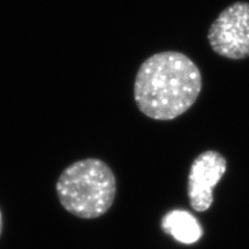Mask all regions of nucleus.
<instances>
[{
    "label": "nucleus",
    "instance_id": "obj_6",
    "mask_svg": "<svg viewBox=\"0 0 249 249\" xmlns=\"http://www.w3.org/2000/svg\"><path fill=\"white\" fill-rule=\"evenodd\" d=\"M1 233H2V213L1 211H0V236H1Z\"/></svg>",
    "mask_w": 249,
    "mask_h": 249
},
{
    "label": "nucleus",
    "instance_id": "obj_2",
    "mask_svg": "<svg viewBox=\"0 0 249 249\" xmlns=\"http://www.w3.org/2000/svg\"><path fill=\"white\" fill-rule=\"evenodd\" d=\"M55 191L67 213L82 219H95L113 204L117 180L107 163L98 158H86L62 171Z\"/></svg>",
    "mask_w": 249,
    "mask_h": 249
},
{
    "label": "nucleus",
    "instance_id": "obj_3",
    "mask_svg": "<svg viewBox=\"0 0 249 249\" xmlns=\"http://www.w3.org/2000/svg\"><path fill=\"white\" fill-rule=\"evenodd\" d=\"M214 53L231 60L249 57V2L238 1L218 15L208 31Z\"/></svg>",
    "mask_w": 249,
    "mask_h": 249
},
{
    "label": "nucleus",
    "instance_id": "obj_4",
    "mask_svg": "<svg viewBox=\"0 0 249 249\" xmlns=\"http://www.w3.org/2000/svg\"><path fill=\"white\" fill-rule=\"evenodd\" d=\"M226 171V160L217 151H205L193 161L188 178V196L192 208L205 211L213 202V188Z\"/></svg>",
    "mask_w": 249,
    "mask_h": 249
},
{
    "label": "nucleus",
    "instance_id": "obj_1",
    "mask_svg": "<svg viewBox=\"0 0 249 249\" xmlns=\"http://www.w3.org/2000/svg\"><path fill=\"white\" fill-rule=\"evenodd\" d=\"M202 90L200 68L181 52L152 54L140 66L134 99L144 116L173 120L195 104Z\"/></svg>",
    "mask_w": 249,
    "mask_h": 249
},
{
    "label": "nucleus",
    "instance_id": "obj_5",
    "mask_svg": "<svg viewBox=\"0 0 249 249\" xmlns=\"http://www.w3.org/2000/svg\"><path fill=\"white\" fill-rule=\"evenodd\" d=\"M161 227L177 241L192 245L201 239L203 231L197 219L185 210H173L161 220Z\"/></svg>",
    "mask_w": 249,
    "mask_h": 249
}]
</instances>
